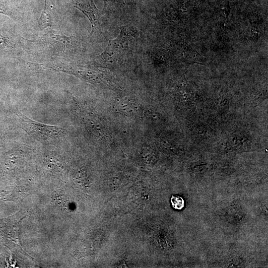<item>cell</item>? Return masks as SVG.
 I'll use <instances>...</instances> for the list:
<instances>
[{"instance_id":"2","label":"cell","mask_w":268,"mask_h":268,"mask_svg":"<svg viewBox=\"0 0 268 268\" xmlns=\"http://www.w3.org/2000/svg\"><path fill=\"white\" fill-rule=\"evenodd\" d=\"M22 129L31 137L42 143H50L62 136L64 130L60 127L48 125L33 120L18 112Z\"/></svg>"},{"instance_id":"3","label":"cell","mask_w":268,"mask_h":268,"mask_svg":"<svg viewBox=\"0 0 268 268\" xmlns=\"http://www.w3.org/2000/svg\"><path fill=\"white\" fill-rule=\"evenodd\" d=\"M74 6L88 18L92 26L91 33L99 25V13L92 0H72Z\"/></svg>"},{"instance_id":"1","label":"cell","mask_w":268,"mask_h":268,"mask_svg":"<svg viewBox=\"0 0 268 268\" xmlns=\"http://www.w3.org/2000/svg\"><path fill=\"white\" fill-rule=\"evenodd\" d=\"M132 32L126 26L122 27L119 35L109 40L105 50L97 57L96 63L105 66H114L126 63L132 50Z\"/></svg>"},{"instance_id":"4","label":"cell","mask_w":268,"mask_h":268,"mask_svg":"<svg viewBox=\"0 0 268 268\" xmlns=\"http://www.w3.org/2000/svg\"><path fill=\"white\" fill-rule=\"evenodd\" d=\"M54 6L45 4L44 10L40 17L39 25L40 29L51 26L53 22L52 10Z\"/></svg>"},{"instance_id":"6","label":"cell","mask_w":268,"mask_h":268,"mask_svg":"<svg viewBox=\"0 0 268 268\" xmlns=\"http://www.w3.org/2000/svg\"><path fill=\"white\" fill-rule=\"evenodd\" d=\"M105 1H110L113 3L120 4V5H126L128 4L130 0H104Z\"/></svg>"},{"instance_id":"5","label":"cell","mask_w":268,"mask_h":268,"mask_svg":"<svg viewBox=\"0 0 268 268\" xmlns=\"http://www.w3.org/2000/svg\"><path fill=\"white\" fill-rule=\"evenodd\" d=\"M171 202L172 207L176 209L180 210L184 206V200L178 196H172L171 198Z\"/></svg>"}]
</instances>
